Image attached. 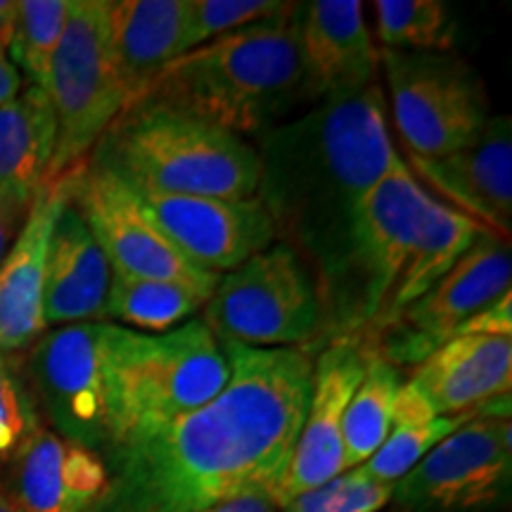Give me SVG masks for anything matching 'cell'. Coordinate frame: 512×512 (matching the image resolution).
I'll return each instance as SVG.
<instances>
[{
    "label": "cell",
    "instance_id": "6da1fadb",
    "mask_svg": "<svg viewBox=\"0 0 512 512\" xmlns=\"http://www.w3.org/2000/svg\"><path fill=\"white\" fill-rule=\"evenodd\" d=\"M226 387L209 403L110 448V494L100 512H200L271 494L290 463L311 399L306 347L223 342Z\"/></svg>",
    "mask_w": 512,
    "mask_h": 512
},
{
    "label": "cell",
    "instance_id": "7a4b0ae2",
    "mask_svg": "<svg viewBox=\"0 0 512 512\" xmlns=\"http://www.w3.org/2000/svg\"><path fill=\"white\" fill-rule=\"evenodd\" d=\"M387 100L375 83L318 102L304 117L268 128L254 147L256 200L280 242L320 280L335 268L370 188L403 162L389 136Z\"/></svg>",
    "mask_w": 512,
    "mask_h": 512
},
{
    "label": "cell",
    "instance_id": "3957f363",
    "mask_svg": "<svg viewBox=\"0 0 512 512\" xmlns=\"http://www.w3.org/2000/svg\"><path fill=\"white\" fill-rule=\"evenodd\" d=\"M484 228L422 185L408 164L358 204L332 271L320 280L325 330L375 339L448 273Z\"/></svg>",
    "mask_w": 512,
    "mask_h": 512
},
{
    "label": "cell",
    "instance_id": "277c9868",
    "mask_svg": "<svg viewBox=\"0 0 512 512\" xmlns=\"http://www.w3.org/2000/svg\"><path fill=\"white\" fill-rule=\"evenodd\" d=\"M299 3L176 57L138 102L261 136L302 100ZM133 102V105H138Z\"/></svg>",
    "mask_w": 512,
    "mask_h": 512
},
{
    "label": "cell",
    "instance_id": "5b68a950",
    "mask_svg": "<svg viewBox=\"0 0 512 512\" xmlns=\"http://www.w3.org/2000/svg\"><path fill=\"white\" fill-rule=\"evenodd\" d=\"M91 159L133 190L249 200L259 188V159L247 138L147 102L114 119Z\"/></svg>",
    "mask_w": 512,
    "mask_h": 512
},
{
    "label": "cell",
    "instance_id": "8992f818",
    "mask_svg": "<svg viewBox=\"0 0 512 512\" xmlns=\"http://www.w3.org/2000/svg\"><path fill=\"white\" fill-rule=\"evenodd\" d=\"M230 363L204 320H188L162 335L121 325L110 342L112 446L204 406L226 387Z\"/></svg>",
    "mask_w": 512,
    "mask_h": 512
},
{
    "label": "cell",
    "instance_id": "52a82bcc",
    "mask_svg": "<svg viewBox=\"0 0 512 512\" xmlns=\"http://www.w3.org/2000/svg\"><path fill=\"white\" fill-rule=\"evenodd\" d=\"M202 309L204 325L216 337L256 349L304 347L325 330L316 273L280 240L219 275Z\"/></svg>",
    "mask_w": 512,
    "mask_h": 512
},
{
    "label": "cell",
    "instance_id": "ba28073f",
    "mask_svg": "<svg viewBox=\"0 0 512 512\" xmlns=\"http://www.w3.org/2000/svg\"><path fill=\"white\" fill-rule=\"evenodd\" d=\"M55 112V152L46 181H57L91 157L128 98L114 67L107 0H72L46 81Z\"/></svg>",
    "mask_w": 512,
    "mask_h": 512
},
{
    "label": "cell",
    "instance_id": "9c48e42d",
    "mask_svg": "<svg viewBox=\"0 0 512 512\" xmlns=\"http://www.w3.org/2000/svg\"><path fill=\"white\" fill-rule=\"evenodd\" d=\"M389 107L411 157H444L482 136L489 105L479 76L451 53L382 50Z\"/></svg>",
    "mask_w": 512,
    "mask_h": 512
},
{
    "label": "cell",
    "instance_id": "30bf717a",
    "mask_svg": "<svg viewBox=\"0 0 512 512\" xmlns=\"http://www.w3.org/2000/svg\"><path fill=\"white\" fill-rule=\"evenodd\" d=\"M112 323H74L43 332L27 377L57 437L98 453L110 446Z\"/></svg>",
    "mask_w": 512,
    "mask_h": 512
},
{
    "label": "cell",
    "instance_id": "8fae6325",
    "mask_svg": "<svg viewBox=\"0 0 512 512\" xmlns=\"http://www.w3.org/2000/svg\"><path fill=\"white\" fill-rule=\"evenodd\" d=\"M69 202L91 228L112 268L136 278L190 285L211 297L219 275L185 259L152 223L133 190L107 166L88 157L79 169L69 171Z\"/></svg>",
    "mask_w": 512,
    "mask_h": 512
},
{
    "label": "cell",
    "instance_id": "7c38bea8",
    "mask_svg": "<svg viewBox=\"0 0 512 512\" xmlns=\"http://www.w3.org/2000/svg\"><path fill=\"white\" fill-rule=\"evenodd\" d=\"M510 283V242L484 230L446 275L373 339L375 354L394 368L420 366L465 320L503 297Z\"/></svg>",
    "mask_w": 512,
    "mask_h": 512
},
{
    "label": "cell",
    "instance_id": "4fadbf2b",
    "mask_svg": "<svg viewBox=\"0 0 512 512\" xmlns=\"http://www.w3.org/2000/svg\"><path fill=\"white\" fill-rule=\"evenodd\" d=\"M510 418H472L394 484L406 512H482L510 486Z\"/></svg>",
    "mask_w": 512,
    "mask_h": 512
},
{
    "label": "cell",
    "instance_id": "5bb4252c",
    "mask_svg": "<svg viewBox=\"0 0 512 512\" xmlns=\"http://www.w3.org/2000/svg\"><path fill=\"white\" fill-rule=\"evenodd\" d=\"M373 354V339L337 337L313 361L311 399L302 432L273 491L278 508L344 472V413Z\"/></svg>",
    "mask_w": 512,
    "mask_h": 512
},
{
    "label": "cell",
    "instance_id": "9a60e30c",
    "mask_svg": "<svg viewBox=\"0 0 512 512\" xmlns=\"http://www.w3.org/2000/svg\"><path fill=\"white\" fill-rule=\"evenodd\" d=\"M133 195L166 240L207 273L233 271L278 238L271 216L256 197L219 200L157 190H133Z\"/></svg>",
    "mask_w": 512,
    "mask_h": 512
},
{
    "label": "cell",
    "instance_id": "2e32d148",
    "mask_svg": "<svg viewBox=\"0 0 512 512\" xmlns=\"http://www.w3.org/2000/svg\"><path fill=\"white\" fill-rule=\"evenodd\" d=\"M408 169L467 219L510 242L512 136L510 117H491L475 143L444 157H411Z\"/></svg>",
    "mask_w": 512,
    "mask_h": 512
},
{
    "label": "cell",
    "instance_id": "e0dca14e",
    "mask_svg": "<svg viewBox=\"0 0 512 512\" xmlns=\"http://www.w3.org/2000/svg\"><path fill=\"white\" fill-rule=\"evenodd\" d=\"M299 55L304 102L339 98L375 83L380 53L370 36L363 3H299Z\"/></svg>",
    "mask_w": 512,
    "mask_h": 512
},
{
    "label": "cell",
    "instance_id": "ac0fdd59",
    "mask_svg": "<svg viewBox=\"0 0 512 512\" xmlns=\"http://www.w3.org/2000/svg\"><path fill=\"white\" fill-rule=\"evenodd\" d=\"M69 202V174L43 183L0 264V351L19 354L46 332L43 285L57 216Z\"/></svg>",
    "mask_w": 512,
    "mask_h": 512
},
{
    "label": "cell",
    "instance_id": "d6986e66",
    "mask_svg": "<svg viewBox=\"0 0 512 512\" xmlns=\"http://www.w3.org/2000/svg\"><path fill=\"white\" fill-rule=\"evenodd\" d=\"M8 460V501L22 512H100L110 494L105 460L43 427Z\"/></svg>",
    "mask_w": 512,
    "mask_h": 512
},
{
    "label": "cell",
    "instance_id": "ffe728a7",
    "mask_svg": "<svg viewBox=\"0 0 512 512\" xmlns=\"http://www.w3.org/2000/svg\"><path fill=\"white\" fill-rule=\"evenodd\" d=\"M437 418L482 411L489 401L510 394L512 337L456 335L432 351L408 377Z\"/></svg>",
    "mask_w": 512,
    "mask_h": 512
},
{
    "label": "cell",
    "instance_id": "44dd1931",
    "mask_svg": "<svg viewBox=\"0 0 512 512\" xmlns=\"http://www.w3.org/2000/svg\"><path fill=\"white\" fill-rule=\"evenodd\" d=\"M112 266L72 202L64 204L48 247L43 318L46 325L102 323Z\"/></svg>",
    "mask_w": 512,
    "mask_h": 512
},
{
    "label": "cell",
    "instance_id": "7402d4cb",
    "mask_svg": "<svg viewBox=\"0 0 512 512\" xmlns=\"http://www.w3.org/2000/svg\"><path fill=\"white\" fill-rule=\"evenodd\" d=\"M190 0H107V27L114 67L128 105L176 57L188 53Z\"/></svg>",
    "mask_w": 512,
    "mask_h": 512
},
{
    "label": "cell",
    "instance_id": "603a6c76",
    "mask_svg": "<svg viewBox=\"0 0 512 512\" xmlns=\"http://www.w3.org/2000/svg\"><path fill=\"white\" fill-rule=\"evenodd\" d=\"M55 112L46 88L29 86L0 105V200L29 207L55 152Z\"/></svg>",
    "mask_w": 512,
    "mask_h": 512
},
{
    "label": "cell",
    "instance_id": "cb8c5ba5",
    "mask_svg": "<svg viewBox=\"0 0 512 512\" xmlns=\"http://www.w3.org/2000/svg\"><path fill=\"white\" fill-rule=\"evenodd\" d=\"M209 294L183 283L136 278L112 268L107 318H117L128 330L143 335H162L188 323L192 313L207 304Z\"/></svg>",
    "mask_w": 512,
    "mask_h": 512
},
{
    "label": "cell",
    "instance_id": "d4e9b609",
    "mask_svg": "<svg viewBox=\"0 0 512 512\" xmlns=\"http://www.w3.org/2000/svg\"><path fill=\"white\" fill-rule=\"evenodd\" d=\"M399 387V368L373 354L344 413V472L361 467L387 439L392 430L394 396Z\"/></svg>",
    "mask_w": 512,
    "mask_h": 512
},
{
    "label": "cell",
    "instance_id": "484cf974",
    "mask_svg": "<svg viewBox=\"0 0 512 512\" xmlns=\"http://www.w3.org/2000/svg\"><path fill=\"white\" fill-rule=\"evenodd\" d=\"M377 38L382 50L401 53H448L456 22L441 0H377Z\"/></svg>",
    "mask_w": 512,
    "mask_h": 512
},
{
    "label": "cell",
    "instance_id": "4316f807",
    "mask_svg": "<svg viewBox=\"0 0 512 512\" xmlns=\"http://www.w3.org/2000/svg\"><path fill=\"white\" fill-rule=\"evenodd\" d=\"M72 0H17L10 55L29 86L46 88L50 62L69 19Z\"/></svg>",
    "mask_w": 512,
    "mask_h": 512
},
{
    "label": "cell",
    "instance_id": "83f0119b",
    "mask_svg": "<svg viewBox=\"0 0 512 512\" xmlns=\"http://www.w3.org/2000/svg\"><path fill=\"white\" fill-rule=\"evenodd\" d=\"M479 418L477 413L456 415V418H437L427 425H403L392 427L382 446L363 463V472L373 477L375 482L396 484L401 477H406L415 465L420 463L427 453L432 451L439 441H444L448 434L456 432L465 422Z\"/></svg>",
    "mask_w": 512,
    "mask_h": 512
},
{
    "label": "cell",
    "instance_id": "f1b7e54d",
    "mask_svg": "<svg viewBox=\"0 0 512 512\" xmlns=\"http://www.w3.org/2000/svg\"><path fill=\"white\" fill-rule=\"evenodd\" d=\"M394 484L375 482L363 467L342 472L318 489L306 491L280 512H380L392 503Z\"/></svg>",
    "mask_w": 512,
    "mask_h": 512
},
{
    "label": "cell",
    "instance_id": "f546056e",
    "mask_svg": "<svg viewBox=\"0 0 512 512\" xmlns=\"http://www.w3.org/2000/svg\"><path fill=\"white\" fill-rule=\"evenodd\" d=\"M36 430L41 422L22 358L0 351V460L10 458Z\"/></svg>",
    "mask_w": 512,
    "mask_h": 512
},
{
    "label": "cell",
    "instance_id": "4dcf8cb0",
    "mask_svg": "<svg viewBox=\"0 0 512 512\" xmlns=\"http://www.w3.org/2000/svg\"><path fill=\"white\" fill-rule=\"evenodd\" d=\"M278 0H190L188 50L261 22L283 8Z\"/></svg>",
    "mask_w": 512,
    "mask_h": 512
},
{
    "label": "cell",
    "instance_id": "1f68e13d",
    "mask_svg": "<svg viewBox=\"0 0 512 512\" xmlns=\"http://www.w3.org/2000/svg\"><path fill=\"white\" fill-rule=\"evenodd\" d=\"M456 335L512 337V292L508 290L503 297H498L494 304H489L484 311H479L477 316L465 320L451 337Z\"/></svg>",
    "mask_w": 512,
    "mask_h": 512
},
{
    "label": "cell",
    "instance_id": "d6a6232c",
    "mask_svg": "<svg viewBox=\"0 0 512 512\" xmlns=\"http://www.w3.org/2000/svg\"><path fill=\"white\" fill-rule=\"evenodd\" d=\"M27 211L29 207H22V204L0 200V264H3L5 254L15 242L24 219H27Z\"/></svg>",
    "mask_w": 512,
    "mask_h": 512
},
{
    "label": "cell",
    "instance_id": "836d02e7",
    "mask_svg": "<svg viewBox=\"0 0 512 512\" xmlns=\"http://www.w3.org/2000/svg\"><path fill=\"white\" fill-rule=\"evenodd\" d=\"M200 512H280L271 494H247Z\"/></svg>",
    "mask_w": 512,
    "mask_h": 512
},
{
    "label": "cell",
    "instance_id": "e575fe53",
    "mask_svg": "<svg viewBox=\"0 0 512 512\" xmlns=\"http://www.w3.org/2000/svg\"><path fill=\"white\" fill-rule=\"evenodd\" d=\"M19 93H22V74L17 72L10 57L0 50V105H8Z\"/></svg>",
    "mask_w": 512,
    "mask_h": 512
},
{
    "label": "cell",
    "instance_id": "d590c367",
    "mask_svg": "<svg viewBox=\"0 0 512 512\" xmlns=\"http://www.w3.org/2000/svg\"><path fill=\"white\" fill-rule=\"evenodd\" d=\"M15 0H0V50H8L12 41V29H15Z\"/></svg>",
    "mask_w": 512,
    "mask_h": 512
},
{
    "label": "cell",
    "instance_id": "8d00e7d4",
    "mask_svg": "<svg viewBox=\"0 0 512 512\" xmlns=\"http://www.w3.org/2000/svg\"><path fill=\"white\" fill-rule=\"evenodd\" d=\"M0 512H22L15 503L8 501V496H0Z\"/></svg>",
    "mask_w": 512,
    "mask_h": 512
}]
</instances>
